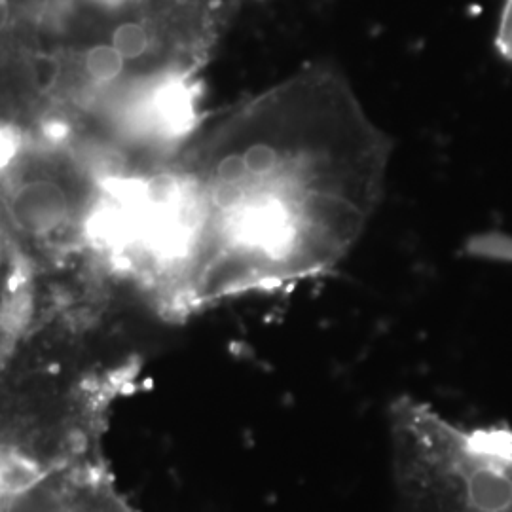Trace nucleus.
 <instances>
[{
  "label": "nucleus",
  "instance_id": "obj_7",
  "mask_svg": "<svg viewBox=\"0 0 512 512\" xmlns=\"http://www.w3.org/2000/svg\"><path fill=\"white\" fill-rule=\"evenodd\" d=\"M249 169L245 164L243 154H230L224 160H220L219 167H217V179L220 184H232V186H239L249 179Z\"/></svg>",
  "mask_w": 512,
  "mask_h": 512
},
{
  "label": "nucleus",
  "instance_id": "obj_10",
  "mask_svg": "<svg viewBox=\"0 0 512 512\" xmlns=\"http://www.w3.org/2000/svg\"><path fill=\"white\" fill-rule=\"evenodd\" d=\"M59 67L54 59L48 57H38L35 61V82L40 90H50L57 80Z\"/></svg>",
  "mask_w": 512,
  "mask_h": 512
},
{
  "label": "nucleus",
  "instance_id": "obj_12",
  "mask_svg": "<svg viewBox=\"0 0 512 512\" xmlns=\"http://www.w3.org/2000/svg\"><path fill=\"white\" fill-rule=\"evenodd\" d=\"M12 16V8H10V0H0V35L6 31L8 23Z\"/></svg>",
  "mask_w": 512,
  "mask_h": 512
},
{
  "label": "nucleus",
  "instance_id": "obj_3",
  "mask_svg": "<svg viewBox=\"0 0 512 512\" xmlns=\"http://www.w3.org/2000/svg\"><path fill=\"white\" fill-rule=\"evenodd\" d=\"M124 61L112 44H97L86 54V71L97 82H112L124 71Z\"/></svg>",
  "mask_w": 512,
  "mask_h": 512
},
{
  "label": "nucleus",
  "instance_id": "obj_4",
  "mask_svg": "<svg viewBox=\"0 0 512 512\" xmlns=\"http://www.w3.org/2000/svg\"><path fill=\"white\" fill-rule=\"evenodd\" d=\"M148 42L150 38H148L147 29L135 21L118 25L110 37V44L124 59L141 57L148 50Z\"/></svg>",
  "mask_w": 512,
  "mask_h": 512
},
{
  "label": "nucleus",
  "instance_id": "obj_5",
  "mask_svg": "<svg viewBox=\"0 0 512 512\" xmlns=\"http://www.w3.org/2000/svg\"><path fill=\"white\" fill-rule=\"evenodd\" d=\"M116 202L124 205L147 203V183L139 179H110L105 183Z\"/></svg>",
  "mask_w": 512,
  "mask_h": 512
},
{
  "label": "nucleus",
  "instance_id": "obj_6",
  "mask_svg": "<svg viewBox=\"0 0 512 512\" xmlns=\"http://www.w3.org/2000/svg\"><path fill=\"white\" fill-rule=\"evenodd\" d=\"M92 230L97 238L114 241V238L124 236L126 219L116 211H101L93 219Z\"/></svg>",
  "mask_w": 512,
  "mask_h": 512
},
{
  "label": "nucleus",
  "instance_id": "obj_1",
  "mask_svg": "<svg viewBox=\"0 0 512 512\" xmlns=\"http://www.w3.org/2000/svg\"><path fill=\"white\" fill-rule=\"evenodd\" d=\"M391 478L403 512H512V435L403 397L389 408Z\"/></svg>",
  "mask_w": 512,
  "mask_h": 512
},
{
  "label": "nucleus",
  "instance_id": "obj_11",
  "mask_svg": "<svg viewBox=\"0 0 512 512\" xmlns=\"http://www.w3.org/2000/svg\"><path fill=\"white\" fill-rule=\"evenodd\" d=\"M243 184L238 186H232V184H220L219 188L215 190V202L220 207H234V205H241L243 198H245V192L241 190Z\"/></svg>",
  "mask_w": 512,
  "mask_h": 512
},
{
  "label": "nucleus",
  "instance_id": "obj_2",
  "mask_svg": "<svg viewBox=\"0 0 512 512\" xmlns=\"http://www.w3.org/2000/svg\"><path fill=\"white\" fill-rule=\"evenodd\" d=\"M10 217L19 230L42 236L57 228L69 213V202L59 184L31 181L21 184L10 200Z\"/></svg>",
  "mask_w": 512,
  "mask_h": 512
},
{
  "label": "nucleus",
  "instance_id": "obj_8",
  "mask_svg": "<svg viewBox=\"0 0 512 512\" xmlns=\"http://www.w3.org/2000/svg\"><path fill=\"white\" fill-rule=\"evenodd\" d=\"M495 42H497L499 54L512 63V0H505Z\"/></svg>",
  "mask_w": 512,
  "mask_h": 512
},
{
  "label": "nucleus",
  "instance_id": "obj_9",
  "mask_svg": "<svg viewBox=\"0 0 512 512\" xmlns=\"http://www.w3.org/2000/svg\"><path fill=\"white\" fill-rule=\"evenodd\" d=\"M21 147L18 133L8 126H0V171L16 160Z\"/></svg>",
  "mask_w": 512,
  "mask_h": 512
}]
</instances>
